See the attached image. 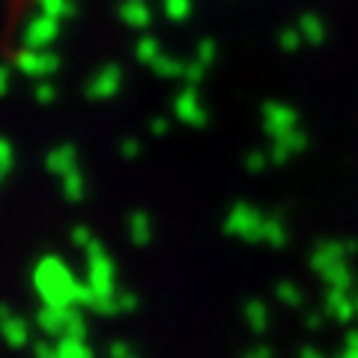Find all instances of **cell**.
Returning a JSON list of instances; mask_svg holds the SVG:
<instances>
[{
  "mask_svg": "<svg viewBox=\"0 0 358 358\" xmlns=\"http://www.w3.org/2000/svg\"><path fill=\"white\" fill-rule=\"evenodd\" d=\"M6 167H9V147L6 143H0V173H3Z\"/></svg>",
  "mask_w": 358,
  "mask_h": 358,
  "instance_id": "1",
  "label": "cell"
}]
</instances>
